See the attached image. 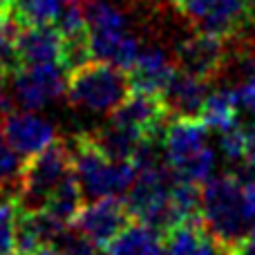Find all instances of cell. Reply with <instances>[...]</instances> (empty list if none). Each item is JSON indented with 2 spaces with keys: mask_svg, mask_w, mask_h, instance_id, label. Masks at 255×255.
<instances>
[{
  "mask_svg": "<svg viewBox=\"0 0 255 255\" xmlns=\"http://www.w3.org/2000/svg\"><path fill=\"white\" fill-rule=\"evenodd\" d=\"M202 220L206 231L226 249L235 253L255 222L249 217L242 193V177L235 172L206 179L202 186Z\"/></svg>",
  "mask_w": 255,
  "mask_h": 255,
  "instance_id": "6da1fadb",
  "label": "cell"
},
{
  "mask_svg": "<svg viewBox=\"0 0 255 255\" xmlns=\"http://www.w3.org/2000/svg\"><path fill=\"white\" fill-rule=\"evenodd\" d=\"M67 143L72 150V166L79 175L88 202L110 197V195H119V197L128 195L136 179L134 163L108 159L97 148L90 132H76Z\"/></svg>",
  "mask_w": 255,
  "mask_h": 255,
  "instance_id": "7a4b0ae2",
  "label": "cell"
},
{
  "mask_svg": "<svg viewBox=\"0 0 255 255\" xmlns=\"http://www.w3.org/2000/svg\"><path fill=\"white\" fill-rule=\"evenodd\" d=\"M72 168V150L70 143L63 139H54L43 150L34 152L22 161V170L18 177L16 190V208L20 213H38L45 211L49 195L58 186V181Z\"/></svg>",
  "mask_w": 255,
  "mask_h": 255,
  "instance_id": "3957f363",
  "label": "cell"
},
{
  "mask_svg": "<svg viewBox=\"0 0 255 255\" xmlns=\"http://www.w3.org/2000/svg\"><path fill=\"white\" fill-rule=\"evenodd\" d=\"M130 72L110 61H88L67 74V99L72 106L94 112H112L130 94Z\"/></svg>",
  "mask_w": 255,
  "mask_h": 255,
  "instance_id": "277c9868",
  "label": "cell"
},
{
  "mask_svg": "<svg viewBox=\"0 0 255 255\" xmlns=\"http://www.w3.org/2000/svg\"><path fill=\"white\" fill-rule=\"evenodd\" d=\"M9 88L18 108L34 112L65 94L67 70L61 63L22 65L9 74Z\"/></svg>",
  "mask_w": 255,
  "mask_h": 255,
  "instance_id": "5b68a950",
  "label": "cell"
},
{
  "mask_svg": "<svg viewBox=\"0 0 255 255\" xmlns=\"http://www.w3.org/2000/svg\"><path fill=\"white\" fill-rule=\"evenodd\" d=\"M110 121L132 130L139 139L166 134V128L172 121V112L161 94L130 90V94L110 112Z\"/></svg>",
  "mask_w": 255,
  "mask_h": 255,
  "instance_id": "8992f818",
  "label": "cell"
},
{
  "mask_svg": "<svg viewBox=\"0 0 255 255\" xmlns=\"http://www.w3.org/2000/svg\"><path fill=\"white\" fill-rule=\"evenodd\" d=\"M134 220L130 213V206L124 197L110 195L88 202L79 211V215L72 220V226L83 231L99 249H108L110 242Z\"/></svg>",
  "mask_w": 255,
  "mask_h": 255,
  "instance_id": "52a82bcc",
  "label": "cell"
},
{
  "mask_svg": "<svg viewBox=\"0 0 255 255\" xmlns=\"http://www.w3.org/2000/svg\"><path fill=\"white\" fill-rule=\"evenodd\" d=\"M226 54H229L226 40L211 34H204V31H197V34L188 36V38L179 40L175 45L177 67L193 76L208 81V83H213L215 79L222 76Z\"/></svg>",
  "mask_w": 255,
  "mask_h": 255,
  "instance_id": "ba28073f",
  "label": "cell"
},
{
  "mask_svg": "<svg viewBox=\"0 0 255 255\" xmlns=\"http://www.w3.org/2000/svg\"><path fill=\"white\" fill-rule=\"evenodd\" d=\"M208 130L206 121L199 115L188 117H172V121L166 128L163 134V150H166L168 166L175 168L184 166L193 157L208 148Z\"/></svg>",
  "mask_w": 255,
  "mask_h": 255,
  "instance_id": "9c48e42d",
  "label": "cell"
},
{
  "mask_svg": "<svg viewBox=\"0 0 255 255\" xmlns=\"http://www.w3.org/2000/svg\"><path fill=\"white\" fill-rule=\"evenodd\" d=\"M255 25L253 0H215L213 7L195 22L197 31L217 36L222 40H233L244 29Z\"/></svg>",
  "mask_w": 255,
  "mask_h": 255,
  "instance_id": "30bf717a",
  "label": "cell"
},
{
  "mask_svg": "<svg viewBox=\"0 0 255 255\" xmlns=\"http://www.w3.org/2000/svg\"><path fill=\"white\" fill-rule=\"evenodd\" d=\"M2 128L9 145L25 159L56 139L54 126L43 117L34 115L31 110L9 112L7 117H2Z\"/></svg>",
  "mask_w": 255,
  "mask_h": 255,
  "instance_id": "8fae6325",
  "label": "cell"
},
{
  "mask_svg": "<svg viewBox=\"0 0 255 255\" xmlns=\"http://www.w3.org/2000/svg\"><path fill=\"white\" fill-rule=\"evenodd\" d=\"M13 49H16V58L20 67L58 63L61 34L54 25H20Z\"/></svg>",
  "mask_w": 255,
  "mask_h": 255,
  "instance_id": "7c38bea8",
  "label": "cell"
},
{
  "mask_svg": "<svg viewBox=\"0 0 255 255\" xmlns=\"http://www.w3.org/2000/svg\"><path fill=\"white\" fill-rule=\"evenodd\" d=\"M163 238H166V255H233L206 231L202 215L181 222Z\"/></svg>",
  "mask_w": 255,
  "mask_h": 255,
  "instance_id": "4fadbf2b",
  "label": "cell"
},
{
  "mask_svg": "<svg viewBox=\"0 0 255 255\" xmlns=\"http://www.w3.org/2000/svg\"><path fill=\"white\" fill-rule=\"evenodd\" d=\"M177 72V63L168 58V54L159 47L139 49L134 65L130 70L132 90H143V92L163 94L168 88L172 74Z\"/></svg>",
  "mask_w": 255,
  "mask_h": 255,
  "instance_id": "5bb4252c",
  "label": "cell"
},
{
  "mask_svg": "<svg viewBox=\"0 0 255 255\" xmlns=\"http://www.w3.org/2000/svg\"><path fill=\"white\" fill-rule=\"evenodd\" d=\"M208 94H211V83L208 81L193 76L177 67V72L172 74L170 83L163 90L161 97L166 99L172 117H188V115H199Z\"/></svg>",
  "mask_w": 255,
  "mask_h": 255,
  "instance_id": "9a60e30c",
  "label": "cell"
},
{
  "mask_svg": "<svg viewBox=\"0 0 255 255\" xmlns=\"http://www.w3.org/2000/svg\"><path fill=\"white\" fill-rule=\"evenodd\" d=\"M106 251L108 255H166V238L154 226L132 220Z\"/></svg>",
  "mask_w": 255,
  "mask_h": 255,
  "instance_id": "2e32d148",
  "label": "cell"
},
{
  "mask_svg": "<svg viewBox=\"0 0 255 255\" xmlns=\"http://www.w3.org/2000/svg\"><path fill=\"white\" fill-rule=\"evenodd\" d=\"M85 206V193L81 179L76 175L74 166L67 170V175L58 181V186L54 188V193L49 195V202L45 206V211H49L52 215H56L58 220H63L65 224H72L79 211Z\"/></svg>",
  "mask_w": 255,
  "mask_h": 255,
  "instance_id": "e0dca14e",
  "label": "cell"
},
{
  "mask_svg": "<svg viewBox=\"0 0 255 255\" xmlns=\"http://www.w3.org/2000/svg\"><path fill=\"white\" fill-rule=\"evenodd\" d=\"M240 94L238 88H220L215 92H211L204 101L199 117L206 121L208 128L215 130H229L235 124H240Z\"/></svg>",
  "mask_w": 255,
  "mask_h": 255,
  "instance_id": "ac0fdd59",
  "label": "cell"
},
{
  "mask_svg": "<svg viewBox=\"0 0 255 255\" xmlns=\"http://www.w3.org/2000/svg\"><path fill=\"white\" fill-rule=\"evenodd\" d=\"M90 136L97 143V148L112 161H130L141 141L132 130L115 124V121L97 128V130H90Z\"/></svg>",
  "mask_w": 255,
  "mask_h": 255,
  "instance_id": "d6986e66",
  "label": "cell"
},
{
  "mask_svg": "<svg viewBox=\"0 0 255 255\" xmlns=\"http://www.w3.org/2000/svg\"><path fill=\"white\" fill-rule=\"evenodd\" d=\"M20 170H22V157L9 145L7 136H4L2 117H0V188L4 190V195L9 199L16 197Z\"/></svg>",
  "mask_w": 255,
  "mask_h": 255,
  "instance_id": "ffe728a7",
  "label": "cell"
},
{
  "mask_svg": "<svg viewBox=\"0 0 255 255\" xmlns=\"http://www.w3.org/2000/svg\"><path fill=\"white\" fill-rule=\"evenodd\" d=\"M63 0H27L13 11V18L20 25H54L63 11Z\"/></svg>",
  "mask_w": 255,
  "mask_h": 255,
  "instance_id": "44dd1931",
  "label": "cell"
},
{
  "mask_svg": "<svg viewBox=\"0 0 255 255\" xmlns=\"http://www.w3.org/2000/svg\"><path fill=\"white\" fill-rule=\"evenodd\" d=\"M85 18H88L90 31H110V29H124L126 18L117 7H112L110 2L103 0H90L88 4H83Z\"/></svg>",
  "mask_w": 255,
  "mask_h": 255,
  "instance_id": "7402d4cb",
  "label": "cell"
},
{
  "mask_svg": "<svg viewBox=\"0 0 255 255\" xmlns=\"http://www.w3.org/2000/svg\"><path fill=\"white\" fill-rule=\"evenodd\" d=\"M49 247H54V251L58 255H99V247L76 226H65L58 233V238L54 240Z\"/></svg>",
  "mask_w": 255,
  "mask_h": 255,
  "instance_id": "603a6c76",
  "label": "cell"
},
{
  "mask_svg": "<svg viewBox=\"0 0 255 255\" xmlns=\"http://www.w3.org/2000/svg\"><path fill=\"white\" fill-rule=\"evenodd\" d=\"M16 202L2 199L0 202V255L16 253Z\"/></svg>",
  "mask_w": 255,
  "mask_h": 255,
  "instance_id": "cb8c5ba5",
  "label": "cell"
},
{
  "mask_svg": "<svg viewBox=\"0 0 255 255\" xmlns=\"http://www.w3.org/2000/svg\"><path fill=\"white\" fill-rule=\"evenodd\" d=\"M220 148L229 161L238 163L244 161V150H247V126L235 124L229 130H222V141Z\"/></svg>",
  "mask_w": 255,
  "mask_h": 255,
  "instance_id": "d4e9b609",
  "label": "cell"
},
{
  "mask_svg": "<svg viewBox=\"0 0 255 255\" xmlns=\"http://www.w3.org/2000/svg\"><path fill=\"white\" fill-rule=\"evenodd\" d=\"M170 2H172V7H175L177 11L184 13V16L195 25V22H197L199 18H202L204 13L213 7L215 0H170Z\"/></svg>",
  "mask_w": 255,
  "mask_h": 255,
  "instance_id": "484cf974",
  "label": "cell"
},
{
  "mask_svg": "<svg viewBox=\"0 0 255 255\" xmlns=\"http://www.w3.org/2000/svg\"><path fill=\"white\" fill-rule=\"evenodd\" d=\"M238 94H240V103H242L251 115H255V74L249 76L244 83L238 85Z\"/></svg>",
  "mask_w": 255,
  "mask_h": 255,
  "instance_id": "4316f807",
  "label": "cell"
},
{
  "mask_svg": "<svg viewBox=\"0 0 255 255\" xmlns=\"http://www.w3.org/2000/svg\"><path fill=\"white\" fill-rule=\"evenodd\" d=\"M242 193H244V204H247L249 217L255 222V177L242 179Z\"/></svg>",
  "mask_w": 255,
  "mask_h": 255,
  "instance_id": "83f0119b",
  "label": "cell"
},
{
  "mask_svg": "<svg viewBox=\"0 0 255 255\" xmlns=\"http://www.w3.org/2000/svg\"><path fill=\"white\" fill-rule=\"evenodd\" d=\"M244 166L255 172V126H247V150H244Z\"/></svg>",
  "mask_w": 255,
  "mask_h": 255,
  "instance_id": "f1b7e54d",
  "label": "cell"
},
{
  "mask_svg": "<svg viewBox=\"0 0 255 255\" xmlns=\"http://www.w3.org/2000/svg\"><path fill=\"white\" fill-rule=\"evenodd\" d=\"M235 255H255V224L247 233V238L240 242V247L235 249Z\"/></svg>",
  "mask_w": 255,
  "mask_h": 255,
  "instance_id": "f546056e",
  "label": "cell"
},
{
  "mask_svg": "<svg viewBox=\"0 0 255 255\" xmlns=\"http://www.w3.org/2000/svg\"><path fill=\"white\" fill-rule=\"evenodd\" d=\"M13 16V0H0V20Z\"/></svg>",
  "mask_w": 255,
  "mask_h": 255,
  "instance_id": "4dcf8cb0",
  "label": "cell"
},
{
  "mask_svg": "<svg viewBox=\"0 0 255 255\" xmlns=\"http://www.w3.org/2000/svg\"><path fill=\"white\" fill-rule=\"evenodd\" d=\"M63 2L65 4H81V7H83V4H88L90 0H63Z\"/></svg>",
  "mask_w": 255,
  "mask_h": 255,
  "instance_id": "1f68e13d",
  "label": "cell"
},
{
  "mask_svg": "<svg viewBox=\"0 0 255 255\" xmlns=\"http://www.w3.org/2000/svg\"><path fill=\"white\" fill-rule=\"evenodd\" d=\"M25 2H27V0H13V11H16V9H20Z\"/></svg>",
  "mask_w": 255,
  "mask_h": 255,
  "instance_id": "d6a6232c",
  "label": "cell"
},
{
  "mask_svg": "<svg viewBox=\"0 0 255 255\" xmlns=\"http://www.w3.org/2000/svg\"><path fill=\"white\" fill-rule=\"evenodd\" d=\"M2 197H4V199H9V197H7V195H4V190H2V188H0V199H2Z\"/></svg>",
  "mask_w": 255,
  "mask_h": 255,
  "instance_id": "836d02e7",
  "label": "cell"
},
{
  "mask_svg": "<svg viewBox=\"0 0 255 255\" xmlns=\"http://www.w3.org/2000/svg\"><path fill=\"white\" fill-rule=\"evenodd\" d=\"M13 255H18V253H13Z\"/></svg>",
  "mask_w": 255,
  "mask_h": 255,
  "instance_id": "e575fe53",
  "label": "cell"
},
{
  "mask_svg": "<svg viewBox=\"0 0 255 255\" xmlns=\"http://www.w3.org/2000/svg\"><path fill=\"white\" fill-rule=\"evenodd\" d=\"M253 2H255V0H253Z\"/></svg>",
  "mask_w": 255,
  "mask_h": 255,
  "instance_id": "d590c367",
  "label": "cell"
},
{
  "mask_svg": "<svg viewBox=\"0 0 255 255\" xmlns=\"http://www.w3.org/2000/svg\"><path fill=\"white\" fill-rule=\"evenodd\" d=\"M233 255H235V253H233Z\"/></svg>",
  "mask_w": 255,
  "mask_h": 255,
  "instance_id": "8d00e7d4",
  "label": "cell"
}]
</instances>
